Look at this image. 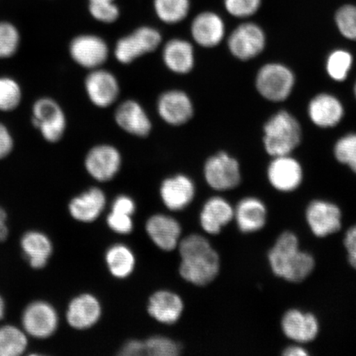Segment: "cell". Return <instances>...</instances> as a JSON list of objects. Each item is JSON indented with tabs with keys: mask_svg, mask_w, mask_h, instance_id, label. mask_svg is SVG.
<instances>
[{
	"mask_svg": "<svg viewBox=\"0 0 356 356\" xmlns=\"http://www.w3.org/2000/svg\"><path fill=\"white\" fill-rule=\"evenodd\" d=\"M178 251L181 257L179 274L186 282L204 286L217 277L220 268V257L203 236H188L178 243Z\"/></svg>",
	"mask_w": 356,
	"mask_h": 356,
	"instance_id": "6da1fadb",
	"label": "cell"
},
{
	"mask_svg": "<svg viewBox=\"0 0 356 356\" xmlns=\"http://www.w3.org/2000/svg\"><path fill=\"white\" fill-rule=\"evenodd\" d=\"M299 239L292 232L279 236L268 254L271 270L277 277L299 283L313 273L315 261L309 252L300 249Z\"/></svg>",
	"mask_w": 356,
	"mask_h": 356,
	"instance_id": "7a4b0ae2",
	"label": "cell"
},
{
	"mask_svg": "<svg viewBox=\"0 0 356 356\" xmlns=\"http://www.w3.org/2000/svg\"><path fill=\"white\" fill-rule=\"evenodd\" d=\"M302 131L299 122L286 111L271 117L264 127L265 149L273 157L291 155L300 144Z\"/></svg>",
	"mask_w": 356,
	"mask_h": 356,
	"instance_id": "3957f363",
	"label": "cell"
},
{
	"mask_svg": "<svg viewBox=\"0 0 356 356\" xmlns=\"http://www.w3.org/2000/svg\"><path fill=\"white\" fill-rule=\"evenodd\" d=\"M296 77L286 65L269 63L261 67L256 78L258 92L266 100L283 102L291 96Z\"/></svg>",
	"mask_w": 356,
	"mask_h": 356,
	"instance_id": "277c9868",
	"label": "cell"
},
{
	"mask_svg": "<svg viewBox=\"0 0 356 356\" xmlns=\"http://www.w3.org/2000/svg\"><path fill=\"white\" fill-rule=\"evenodd\" d=\"M162 35L152 26H143L131 34L118 39L114 56L120 63L129 65L138 58L157 50L162 42Z\"/></svg>",
	"mask_w": 356,
	"mask_h": 356,
	"instance_id": "5b68a950",
	"label": "cell"
},
{
	"mask_svg": "<svg viewBox=\"0 0 356 356\" xmlns=\"http://www.w3.org/2000/svg\"><path fill=\"white\" fill-rule=\"evenodd\" d=\"M32 121L49 143H56L65 135L66 115L59 104L50 97H41L34 102Z\"/></svg>",
	"mask_w": 356,
	"mask_h": 356,
	"instance_id": "8992f818",
	"label": "cell"
},
{
	"mask_svg": "<svg viewBox=\"0 0 356 356\" xmlns=\"http://www.w3.org/2000/svg\"><path fill=\"white\" fill-rule=\"evenodd\" d=\"M204 175L207 184L216 191L234 189L241 181L238 162L225 152L218 153L207 160Z\"/></svg>",
	"mask_w": 356,
	"mask_h": 356,
	"instance_id": "52a82bcc",
	"label": "cell"
},
{
	"mask_svg": "<svg viewBox=\"0 0 356 356\" xmlns=\"http://www.w3.org/2000/svg\"><path fill=\"white\" fill-rule=\"evenodd\" d=\"M266 35L254 22H243L228 38L229 50L240 60H249L259 56L266 47Z\"/></svg>",
	"mask_w": 356,
	"mask_h": 356,
	"instance_id": "ba28073f",
	"label": "cell"
},
{
	"mask_svg": "<svg viewBox=\"0 0 356 356\" xmlns=\"http://www.w3.org/2000/svg\"><path fill=\"white\" fill-rule=\"evenodd\" d=\"M69 51L75 63L90 70L101 68L110 53L108 43L93 34L77 35L71 41Z\"/></svg>",
	"mask_w": 356,
	"mask_h": 356,
	"instance_id": "9c48e42d",
	"label": "cell"
},
{
	"mask_svg": "<svg viewBox=\"0 0 356 356\" xmlns=\"http://www.w3.org/2000/svg\"><path fill=\"white\" fill-rule=\"evenodd\" d=\"M122 158L120 151L113 145H97L88 151L84 166L89 175L99 181H108L121 169Z\"/></svg>",
	"mask_w": 356,
	"mask_h": 356,
	"instance_id": "30bf717a",
	"label": "cell"
},
{
	"mask_svg": "<svg viewBox=\"0 0 356 356\" xmlns=\"http://www.w3.org/2000/svg\"><path fill=\"white\" fill-rule=\"evenodd\" d=\"M84 87L88 99L99 108H108L118 100L120 84L117 77L104 69H95L87 75Z\"/></svg>",
	"mask_w": 356,
	"mask_h": 356,
	"instance_id": "8fae6325",
	"label": "cell"
},
{
	"mask_svg": "<svg viewBox=\"0 0 356 356\" xmlns=\"http://www.w3.org/2000/svg\"><path fill=\"white\" fill-rule=\"evenodd\" d=\"M159 117L170 126L180 127L191 121L195 113L188 93L172 89L162 93L157 102Z\"/></svg>",
	"mask_w": 356,
	"mask_h": 356,
	"instance_id": "7c38bea8",
	"label": "cell"
},
{
	"mask_svg": "<svg viewBox=\"0 0 356 356\" xmlns=\"http://www.w3.org/2000/svg\"><path fill=\"white\" fill-rule=\"evenodd\" d=\"M341 211L337 204L326 200H314L306 210V220L315 236L325 238L341 229Z\"/></svg>",
	"mask_w": 356,
	"mask_h": 356,
	"instance_id": "4fadbf2b",
	"label": "cell"
},
{
	"mask_svg": "<svg viewBox=\"0 0 356 356\" xmlns=\"http://www.w3.org/2000/svg\"><path fill=\"white\" fill-rule=\"evenodd\" d=\"M58 314L53 306L47 302L37 301L26 307L22 315V325L29 335L47 338L58 327Z\"/></svg>",
	"mask_w": 356,
	"mask_h": 356,
	"instance_id": "5bb4252c",
	"label": "cell"
},
{
	"mask_svg": "<svg viewBox=\"0 0 356 356\" xmlns=\"http://www.w3.org/2000/svg\"><path fill=\"white\" fill-rule=\"evenodd\" d=\"M267 177L275 190L291 193L301 185L302 169L300 163L291 156H278L270 162Z\"/></svg>",
	"mask_w": 356,
	"mask_h": 356,
	"instance_id": "9a60e30c",
	"label": "cell"
},
{
	"mask_svg": "<svg viewBox=\"0 0 356 356\" xmlns=\"http://www.w3.org/2000/svg\"><path fill=\"white\" fill-rule=\"evenodd\" d=\"M160 197L168 210L179 211L193 202L195 186L188 176L177 175L164 179L160 186Z\"/></svg>",
	"mask_w": 356,
	"mask_h": 356,
	"instance_id": "2e32d148",
	"label": "cell"
},
{
	"mask_svg": "<svg viewBox=\"0 0 356 356\" xmlns=\"http://www.w3.org/2000/svg\"><path fill=\"white\" fill-rule=\"evenodd\" d=\"M194 42L204 48L216 47L225 38V24L216 13L204 11L194 17L191 24Z\"/></svg>",
	"mask_w": 356,
	"mask_h": 356,
	"instance_id": "e0dca14e",
	"label": "cell"
},
{
	"mask_svg": "<svg viewBox=\"0 0 356 356\" xmlns=\"http://www.w3.org/2000/svg\"><path fill=\"white\" fill-rule=\"evenodd\" d=\"M115 122L124 131L137 137H146L152 130L148 114L135 100L122 102L115 111Z\"/></svg>",
	"mask_w": 356,
	"mask_h": 356,
	"instance_id": "ac0fdd59",
	"label": "cell"
},
{
	"mask_svg": "<svg viewBox=\"0 0 356 356\" xmlns=\"http://www.w3.org/2000/svg\"><path fill=\"white\" fill-rule=\"evenodd\" d=\"M101 316L100 302L91 293H83L74 298L66 313L70 326L77 330H86L95 326L99 321Z\"/></svg>",
	"mask_w": 356,
	"mask_h": 356,
	"instance_id": "d6986e66",
	"label": "cell"
},
{
	"mask_svg": "<svg viewBox=\"0 0 356 356\" xmlns=\"http://www.w3.org/2000/svg\"><path fill=\"white\" fill-rule=\"evenodd\" d=\"M145 229L156 246L163 251H173L179 243L181 227L175 218L161 213L151 216Z\"/></svg>",
	"mask_w": 356,
	"mask_h": 356,
	"instance_id": "ffe728a7",
	"label": "cell"
},
{
	"mask_svg": "<svg viewBox=\"0 0 356 356\" xmlns=\"http://www.w3.org/2000/svg\"><path fill=\"white\" fill-rule=\"evenodd\" d=\"M282 327L284 335L298 343H308L314 341L319 332L317 318L299 309L286 312L282 318Z\"/></svg>",
	"mask_w": 356,
	"mask_h": 356,
	"instance_id": "44dd1931",
	"label": "cell"
},
{
	"mask_svg": "<svg viewBox=\"0 0 356 356\" xmlns=\"http://www.w3.org/2000/svg\"><path fill=\"white\" fill-rule=\"evenodd\" d=\"M147 310L156 321L172 325L180 319L184 310V302L177 293L159 291L149 297Z\"/></svg>",
	"mask_w": 356,
	"mask_h": 356,
	"instance_id": "7402d4cb",
	"label": "cell"
},
{
	"mask_svg": "<svg viewBox=\"0 0 356 356\" xmlns=\"http://www.w3.org/2000/svg\"><path fill=\"white\" fill-rule=\"evenodd\" d=\"M308 113L316 126L331 128L339 124L344 117V108L339 99L328 93L315 96L309 102Z\"/></svg>",
	"mask_w": 356,
	"mask_h": 356,
	"instance_id": "603a6c76",
	"label": "cell"
},
{
	"mask_svg": "<svg viewBox=\"0 0 356 356\" xmlns=\"http://www.w3.org/2000/svg\"><path fill=\"white\" fill-rule=\"evenodd\" d=\"M163 61L167 68L177 74H189L195 66V51L186 40L173 38L164 44Z\"/></svg>",
	"mask_w": 356,
	"mask_h": 356,
	"instance_id": "cb8c5ba5",
	"label": "cell"
},
{
	"mask_svg": "<svg viewBox=\"0 0 356 356\" xmlns=\"http://www.w3.org/2000/svg\"><path fill=\"white\" fill-rule=\"evenodd\" d=\"M106 195L100 188H92L71 200L69 211L79 222H91L104 211Z\"/></svg>",
	"mask_w": 356,
	"mask_h": 356,
	"instance_id": "d4e9b609",
	"label": "cell"
},
{
	"mask_svg": "<svg viewBox=\"0 0 356 356\" xmlns=\"http://www.w3.org/2000/svg\"><path fill=\"white\" fill-rule=\"evenodd\" d=\"M234 210L224 198L211 197L204 203L200 213V226L209 234L220 233L225 226L234 219Z\"/></svg>",
	"mask_w": 356,
	"mask_h": 356,
	"instance_id": "484cf974",
	"label": "cell"
},
{
	"mask_svg": "<svg viewBox=\"0 0 356 356\" xmlns=\"http://www.w3.org/2000/svg\"><path fill=\"white\" fill-rule=\"evenodd\" d=\"M267 211L264 202L255 197L244 198L234 210V217L240 231L253 233L266 225Z\"/></svg>",
	"mask_w": 356,
	"mask_h": 356,
	"instance_id": "4316f807",
	"label": "cell"
},
{
	"mask_svg": "<svg viewBox=\"0 0 356 356\" xmlns=\"http://www.w3.org/2000/svg\"><path fill=\"white\" fill-rule=\"evenodd\" d=\"M21 246L29 264L34 269H41L46 266L53 252L50 238L38 231L26 233L22 238Z\"/></svg>",
	"mask_w": 356,
	"mask_h": 356,
	"instance_id": "83f0119b",
	"label": "cell"
},
{
	"mask_svg": "<svg viewBox=\"0 0 356 356\" xmlns=\"http://www.w3.org/2000/svg\"><path fill=\"white\" fill-rule=\"evenodd\" d=\"M106 264L111 275L124 279L132 274L136 266V257L126 245L115 244L106 252Z\"/></svg>",
	"mask_w": 356,
	"mask_h": 356,
	"instance_id": "f1b7e54d",
	"label": "cell"
},
{
	"mask_svg": "<svg viewBox=\"0 0 356 356\" xmlns=\"http://www.w3.org/2000/svg\"><path fill=\"white\" fill-rule=\"evenodd\" d=\"M154 10L160 21L166 24H177L188 16L190 0H154Z\"/></svg>",
	"mask_w": 356,
	"mask_h": 356,
	"instance_id": "f546056e",
	"label": "cell"
},
{
	"mask_svg": "<svg viewBox=\"0 0 356 356\" xmlns=\"http://www.w3.org/2000/svg\"><path fill=\"white\" fill-rule=\"evenodd\" d=\"M28 339L20 329L13 326L0 328V356H17L24 353Z\"/></svg>",
	"mask_w": 356,
	"mask_h": 356,
	"instance_id": "4dcf8cb0",
	"label": "cell"
},
{
	"mask_svg": "<svg viewBox=\"0 0 356 356\" xmlns=\"http://www.w3.org/2000/svg\"><path fill=\"white\" fill-rule=\"evenodd\" d=\"M353 65V55L349 51L339 49L329 55L326 64L327 72L335 81L342 82L348 76Z\"/></svg>",
	"mask_w": 356,
	"mask_h": 356,
	"instance_id": "1f68e13d",
	"label": "cell"
},
{
	"mask_svg": "<svg viewBox=\"0 0 356 356\" xmlns=\"http://www.w3.org/2000/svg\"><path fill=\"white\" fill-rule=\"evenodd\" d=\"M21 100L19 83L10 77H0V111H13L19 106Z\"/></svg>",
	"mask_w": 356,
	"mask_h": 356,
	"instance_id": "d6a6232c",
	"label": "cell"
},
{
	"mask_svg": "<svg viewBox=\"0 0 356 356\" xmlns=\"http://www.w3.org/2000/svg\"><path fill=\"white\" fill-rule=\"evenodd\" d=\"M20 34L16 26L8 22H0V59H8L19 50Z\"/></svg>",
	"mask_w": 356,
	"mask_h": 356,
	"instance_id": "836d02e7",
	"label": "cell"
},
{
	"mask_svg": "<svg viewBox=\"0 0 356 356\" xmlns=\"http://www.w3.org/2000/svg\"><path fill=\"white\" fill-rule=\"evenodd\" d=\"M338 31L344 38L356 41V6L344 4L338 8L335 15Z\"/></svg>",
	"mask_w": 356,
	"mask_h": 356,
	"instance_id": "e575fe53",
	"label": "cell"
},
{
	"mask_svg": "<svg viewBox=\"0 0 356 356\" xmlns=\"http://www.w3.org/2000/svg\"><path fill=\"white\" fill-rule=\"evenodd\" d=\"M334 154L340 162L356 173V134L341 137L334 147Z\"/></svg>",
	"mask_w": 356,
	"mask_h": 356,
	"instance_id": "d590c367",
	"label": "cell"
},
{
	"mask_svg": "<svg viewBox=\"0 0 356 356\" xmlns=\"http://www.w3.org/2000/svg\"><path fill=\"white\" fill-rule=\"evenodd\" d=\"M146 355L152 356H177L181 351V346L170 338L154 336L145 341Z\"/></svg>",
	"mask_w": 356,
	"mask_h": 356,
	"instance_id": "8d00e7d4",
	"label": "cell"
},
{
	"mask_svg": "<svg viewBox=\"0 0 356 356\" xmlns=\"http://www.w3.org/2000/svg\"><path fill=\"white\" fill-rule=\"evenodd\" d=\"M262 0H224L227 12L238 19L254 15L261 6Z\"/></svg>",
	"mask_w": 356,
	"mask_h": 356,
	"instance_id": "74e56055",
	"label": "cell"
},
{
	"mask_svg": "<svg viewBox=\"0 0 356 356\" xmlns=\"http://www.w3.org/2000/svg\"><path fill=\"white\" fill-rule=\"evenodd\" d=\"M88 11L97 21L113 24L119 19L120 10L114 1L89 3Z\"/></svg>",
	"mask_w": 356,
	"mask_h": 356,
	"instance_id": "f35d334b",
	"label": "cell"
},
{
	"mask_svg": "<svg viewBox=\"0 0 356 356\" xmlns=\"http://www.w3.org/2000/svg\"><path fill=\"white\" fill-rule=\"evenodd\" d=\"M106 224L111 230L119 234H130L134 228L131 216L114 211H111L106 217Z\"/></svg>",
	"mask_w": 356,
	"mask_h": 356,
	"instance_id": "ab89813d",
	"label": "cell"
},
{
	"mask_svg": "<svg viewBox=\"0 0 356 356\" xmlns=\"http://www.w3.org/2000/svg\"><path fill=\"white\" fill-rule=\"evenodd\" d=\"M136 203L133 199L128 195H119L114 200L111 211L126 213V215L132 216L136 212Z\"/></svg>",
	"mask_w": 356,
	"mask_h": 356,
	"instance_id": "60d3db41",
	"label": "cell"
},
{
	"mask_svg": "<svg viewBox=\"0 0 356 356\" xmlns=\"http://www.w3.org/2000/svg\"><path fill=\"white\" fill-rule=\"evenodd\" d=\"M15 145L13 138L6 124L0 123V159L6 158Z\"/></svg>",
	"mask_w": 356,
	"mask_h": 356,
	"instance_id": "b9f144b4",
	"label": "cell"
},
{
	"mask_svg": "<svg viewBox=\"0 0 356 356\" xmlns=\"http://www.w3.org/2000/svg\"><path fill=\"white\" fill-rule=\"evenodd\" d=\"M344 245L350 264L356 270V225L347 231Z\"/></svg>",
	"mask_w": 356,
	"mask_h": 356,
	"instance_id": "7bdbcfd3",
	"label": "cell"
},
{
	"mask_svg": "<svg viewBox=\"0 0 356 356\" xmlns=\"http://www.w3.org/2000/svg\"><path fill=\"white\" fill-rule=\"evenodd\" d=\"M120 355L139 356L146 355L145 341L131 340L124 343L119 351Z\"/></svg>",
	"mask_w": 356,
	"mask_h": 356,
	"instance_id": "ee69618b",
	"label": "cell"
},
{
	"mask_svg": "<svg viewBox=\"0 0 356 356\" xmlns=\"http://www.w3.org/2000/svg\"><path fill=\"white\" fill-rule=\"evenodd\" d=\"M6 221V213L0 207V242L4 241L8 237V230Z\"/></svg>",
	"mask_w": 356,
	"mask_h": 356,
	"instance_id": "f6af8a7d",
	"label": "cell"
},
{
	"mask_svg": "<svg viewBox=\"0 0 356 356\" xmlns=\"http://www.w3.org/2000/svg\"><path fill=\"white\" fill-rule=\"evenodd\" d=\"M283 355L286 356H306L308 355L309 353L301 346H292L284 350Z\"/></svg>",
	"mask_w": 356,
	"mask_h": 356,
	"instance_id": "bcb514c9",
	"label": "cell"
},
{
	"mask_svg": "<svg viewBox=\"0 0 356 356\" xmlns=\"http://www.w3.org/2000/svg\"><path fill=\"white\" fill-rule=\"evenodd\" d=\"M4 314V302L2 299V297L0 296V319L3 317Z\"/></svg>",
	"mask_w": 356,
	"mask_h": 356,
	"instance_id": "7dc6e473",
	"label": "cell"
},
{
	"mask_svg": "<svg viewBox=\"0 0 356 356\" xmlns=\"http://www.w3.org/2000/svg\"><path fill=\"white\" fill-rule=\"evenodd\" d=\"M89 3L115 1V0H88Z\"/></svg>",
	"mask_w": 356,
	"mask_h": 356,
	"instance_id": "c3c4849f",
	"label": "cell"
},
{
	"mask_svg": "<svg viewBox=\"0 0 356 356\" xmlns=\"http://www.w3.org/2000/svg\"><path fill=\"white\" fill-rule=\"evenodd\" d=\"M354 92H355V95L356 97V83H355V88H354Z\"/></svg>",
	"mask_w": 356,
	"mask_h": 356,
	"instance_id": "681fc988",
	"label": "cell"
}]
</instances>
